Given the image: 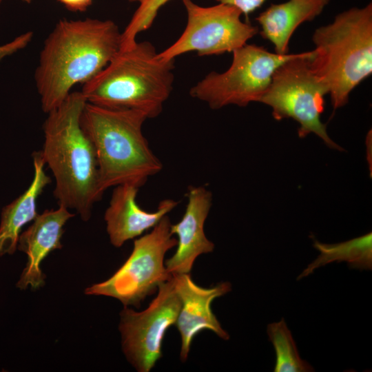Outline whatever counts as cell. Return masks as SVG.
I'll use <instances>...</instances> for the list:
<instances>
[{"mask_svg":"<svg viewBox=\"0 0 372 372\" xmlns=\"http://www.w3.org/2000/svg\"><path fill=\"white\" fill-rule=\"evenodd\" d=\"M121 32L112 20H59L45 39L34 79L41 109L60 105L79 83L100 72L121 48Z\"/></svg>","mask_w":372,"mask_h":372,"instance_id":"6da1fadb","label":"cell"},{"mask_svg":"<svg viewBox=\"0 0 372 372\" xmlns=\"http://www.w3.org/2000/svg\"><path fill=\"white\" fill-rule=\"evenodd\" d=\"M187 203L181 220L171 225L172 234L178 237L175 254L165 262L172 275L189 273L195 260L214 251L215 245L204 231L212 205V194L204 186L188 188Z\"/></svg>","mask_w":372,"mask_h":372,"instance_id":"7c38bea8","label":"cell"},{"mask_svg":"<svg viewBox=\"0 0 372 372\" xmlns=\"http://www.w3.org/2000/svg\"><path fill=\"white\" fill-rule=\"evenodd\" d=\"M311 51L296 53L273 72L270 84L259 100L272 109L277 121L292 118L300 125L298 134L304 138L313 133L330 148L342 150L329 136L321 121L326 86L311 71L307 58Z\"/></svg>","mask_w":372,"mask_h":372,"instance_id":"8992f818","label":"cell"},{"mask_svg":"<svg viewBox=\"0 0 372 372\" xmlns=\"http://www.w3.org/2000/svg\"><path fill=\"white\" fill-rule=\"evenodd\" d=\"M218 3L227 4L238 9L242 14L248 16L260 8L266 0H216Z\"/></svg>","mask_w":372,"mask_h":372,"instance_id":"44dd1931","label":"cell"},{"mask_svg":"<svg viewBox=\"0 0 372 372\" xmlns=\"http://www.w3.org/2000/svg\"><path fill=\"white\" fill-rule=\"evenodd\" d=\"M174 60L161 58L154 45L136 42L119 50L94 77L83 84L87 103L110 109L134 110L157 117L169 97Z\"/></svg>","mask_w":372,"mask_h":372,"instance_id":"277c9868","label":"cell"},{"mask_svg":"<svg viewBox=\"0 0 372 372\" xmlns=\"http://www.w3.org/2000/svg\"><path fill=\"white\" fill-rule=\"evenodd\" d=\"M267 332L276 353L274 372L315 371L310 364L300 358L292 334L284 318L269 324Z\"/></svg>","mask_w":372,"mask_h":372,"instance_id":"ac0fdd59","label":"cell"},{"mask_svg":"<svg viewBox=\"0 0 372 372\" xmlns=\"http://www.w3.org/2000/svg\"><path fill=\"white\" fill-rule=\"evenodd\" d=\"M180 309L175 325L180 333L181 346L180 359L185 362L188 358L194 338L203 329L215 333L223 340L229 335L224 330L212 312V301L231 290L229 282H221L210 288L196 285L189 273L173 275Z\"/></svg>","mask_w":372,"mask_h":372,"instance_id":"8fae6325","label":"cell"},{"mask_svg":"<svg viewBox=\"0 0 372 372\" xmlns=\"http://www.w3.org/2000/svg\"><path fill=\"white\" fill-rule=\"evenodd\" d=\"M138 189L129 184L114 187L104 219L110 242L116 247L152 229L178 203L173 199H164L156 211H147L137 203Z\"/></svg>","mask_w":372,"mask_h":372,"instance_id":"4fadbf2b","label":"cell"},{"mask_svg":"<svg viewBox=\"0 0 372 372\" xmlns=\"http://www.w3.org/2000/svg\"><path fill=\"white\" fill-rule=\"evenodd\" d=\"M22 1L26 3H30L32 2L33 0H21ZM2 1V0H0V3Z\"/></svg>","mask_w":372,"mask_h":372,"instance_id":"603a6c76","label":"cell"},{"mask_svg":"<svg viewBox=\"0 0 372 372\" xmlns=\"http://www.w3.org/2000/svg\"><path fill=\"white\" fill-rule=\"evenodd\" d=\"M331 0H288L271 4L256 20L261 36L274 46L275 52L289 54L291 37L302 23L319 16Z\"/></svg>","mask_w":372,"mask_h":372,"instance_id":"9a60e30c","label":"cell"},{"mask_svg":"<svg viewBox=\"0 0 372 372\" xmlns=\"http://www.w3.org/2000/svg\"><path fill=\"white\" fill-rule=\"evenodd\" d=\"M171 225L165 216L150 232L134 240L130 256L109 279L87 287L85 293L114 298L124 307H139L172 276L164 262L165 254L177 245Z\"/></svg>","mask_w":372,"mask_h":372,"instance_id":"ba28073f","label":"cell"},{"mask_svg":"<svg viewBox=\"0 0 372 372\" xmlns=\"http://www.w3.org/2000/svg\"><path fill=\"white\" fill-rule=\"evenodd\" d=\"M232 54L229 68L223 72L207 74L190 89L192 97L206 103L213 110L229 105L245 107L251 102H259L275 70L296 54H279L254 44H245Z\"/></svg>","mask_w":372,"mask_h":372,"instance_id":"52a82bcc","label":"cell"},{"mask_svg":"<svg viewBox=\"0 0 372 372\" xmlns=\"http://www.w3.org/2000/svg\"><path fill=\"white\" fill-rule=\"evenodd\" d=\"M313 247L319 251V255L298 276V280L309 276L316 269L333 262H346L351 268L360 270L372 269L371 232L334 244L313 240Z\"/></svg>","mask_w":372,"mask_h":372,"instance_id":"e0dca14e","label":"cell"},{"mask_svg":"<svg viewBox=\"0 0 372 372\" xmlns=\"http://www.w3.org/2000/svg\"><path fill=\"white\" fill-rule=\"evenodd\" d=\"M74 216L68 209L59 205L56 209H46L38 214L32 224L19 237L17 248L28 256L17 287L21 289L30 286L33 289L42 287L45 276L40 265L43 260L53 250L61 249L63 227Z\"/></svg>","mask_w":372,"mask_h":372,"instance_id":"5bb4252c","label":"cell"},{"mask_svg":"<svg viewBox=\"0 0 372 372\" xmlns=\"http://www.w3.org/2000/svg\"><path fill=\"white\" fill-rule=\"evenodd\" d=\"M33 37L32 32H27L17 37L13 41L0 46V61L6 56L12 54L25 48L31 41Z\"/></svg>","mask_w":372,"mask_h":372,"instance_id":"ffe728a7","label":"cell"},{"mask_svg":"<svg viewBox=\"0 0 372 372\" xmlns=\"http://www.w3.org/2000/svg\"><path fill=\"white\" fill-rule=\"evenodd\" d=\"M127 1L138 3V7L125 30L121 32V50L132 47L136 42L137 35L152 26L161 8L170 0Z\"/></svg>","mask_w":372,"mask_h":372,"instance_id":"d6986e66","label":"cell"},{"mask_svg":"<svg viewBox=\"0 0 372 372\" xmlns=\"http://www.w3.org/2000/svg\"><path fill=\"white\" fill-rule=\"evenodd\" d=\"M147 119L138 110L85 105L80 124L94 149L103 194L123 184L140 188L162 170V163L143 133Z\"/></svg>","mask_w":372,"mask_h":372,"instance_id":"3957f363","label":"cell"},{"mask_svg":"<svg viewBox=\"0 0 372 372\" xmlns=\"http://www.w3.org/2000/svg\"><path fill=\"white\" fill-rule=\"evenodd\" d=\"M86 103L81 91L72 92L47 113L40 151L53 174L54 196L59 205L75 209L85 221L90 218L94 204L103 194L94 149L80 124Z\"/></svg>","mask_w":372,"mask_h":372,"instance_id":"7a4b0ae2","label":"cell"},{"mask_svg":"<svg viewBox=\"0 0 372 372\" xmlns=\"http://www.w3.org/2000/svg\"><path fill=\"white\" fill-rule=\"evenodd\" d=\"M181 1L187 15L186 27L172 45L158 52L163 59L192 51L198 56L232 52L258 33V27L241 20L242 12L234 6L218 3L205 7L192 0Z\"/></svg>","mask_w":372,"mask_h":372,"instance_id":"9c48e42d","label":"cell"},{"mask_svg":"<svg viewBox=\"0 0 372 372\" xmlns=\"http://www.w3.org/2000/svg\"><path fill=\"white\" fill-rule=\"evenodd\" d=\"M312 41L315 48L308 65L337 110L372 73V3L338 14L331 23L316 29Z\"/></svg>","mask_w":372,"mask_h":372,"instance_id":"5b68a950","label":"cell"},{"mask_svg":"<svg viewBox=\"0 0 372 372\" xmlns=\"http://www.w3.org/2000/svg\"><path fill=\"white\" fill-rule=\"evenodd\" d=\"M156 297L142 311L125 307L120 314L122 348L127 360L139 372H149L162 357L167 330L175 325L180 301L173 275L158 289Z\"/></svg>","mask_w":372,"mask_h":372,"instance_id":"30bf717a","label":"cell"},{"mask_svg":"<svg viewBox=\"0 0 372 372\" xmlns=\"http://www.w3.org/2000/svg\"><path fill=\"white\" fill-rule=\"evenodd\" d=\"M65 8L72 12H85L90 7L93 0H57Z\"/></svg>","mask_w":372,"mask_h":372,"instance_id":"7402d4cb","label":"cell"},{"mask_svg":"<svg viewBox=\"0 0 372 372\" xmlns=\"http://www.w3.org/2000/svg\"><path fill=\"white\" fill-rule=\"evenodd\" d=\"M34 176L28 188L1 211L0 224V256L12 254L17 248L23 226L33 221L39 214L37 203L44 188L51 182L44 170L41 152L33 154Z\"/></svg>","mask_w":372,"mask_h":372,"instance_id":"2e32d148","label":"cell"}]
</instances>
